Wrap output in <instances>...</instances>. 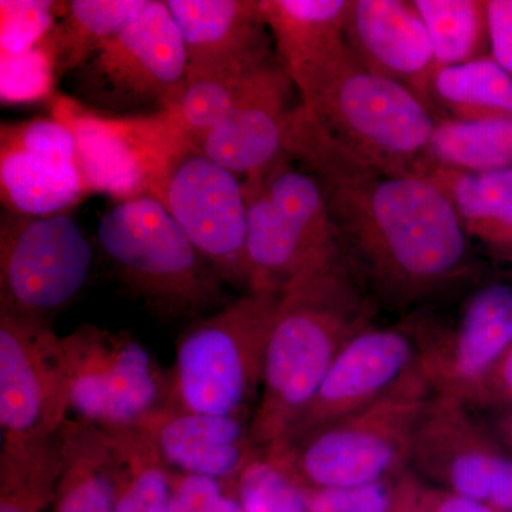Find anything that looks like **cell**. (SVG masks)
Returning <instances> with one entry per match:
<instances>
[{
	"mask_svg": "<svg viewBox=\"0 0 512 512\" xmlns=\"http://www.w3.org/2000/svg\"><path fill=\"white\" fill-rule=\"evenodd\" d=\"M248 291L285 293L343 261L316 178L288 154L244 178Z\"/></svg>",
	"mask_w": 512,
	"mask_h": 512,
	"instance_id": "5",
	"label": "cell"
},
{
	"mask_svg": "<svg viewBox=\"0 0 512 512\" xmlns=\"http://www.w3.org/2000/svg\"><path fill=\"white\" fill-rule=\"evenodd\" d=\"M165 466L181 474L237 484L259 453L251 440V420L188 412L168 403L137 424Z\"/></svg>",
	"mask_w": 512,
	"mask_h": 512,
	"instance_id": "20",
	"label": "cell"
},
{
	"mask_svg": "<svg viewBox=\"0 0 512 512\" xmlns=\"http://www.w3.org/2000/svg\"><path fill=\"white\" fill-rule=\"evenodd\" d=\"M292 87L282 64H274L228 116L194 146L238 177L262 173L286 154Z\"/></svg>",
	"mask_w": 512,
	"mask_h": 512,
	"instance_id": "21",
	"label": "cell"
},
{
	"mask_svg": "<svg viewBox=\"0 0 512 512\" xmlns=\"http://www.w3.org/2000/svg\"><path fill=\"white\" fill-rule=\"evenodd\" d=\"M0 192L12 214H64L90 194L84 184L69 128L55 117L3 123Z\"/></svg>",
	"mask_w": 512,
	"mask_h": 512,
	"instance_id": "16",
	"label": "cell"
},
{
	"mask_svg": "<svg viewBox=\"0 0 512 512\" xmlns=\"http://www.w3.org/2000/svg\"><path fill=\"white\" fill-rule=\"evenodd\" d=\"M285 153L318 181L343 262L376 303L413 308L473 274L470 237L429 178L353 153L302 104L289 113Z\"/></svg>",
	"mask_w": 512,
	"mask_h": 512,
	"instance_id": "1",
	"label": "cell"
},
{
	"mask_svg": "<svg viewBox=\"0 0 512 512\" xmlns=\"http://www.w3.org/2000/svg\"><path fill=\"white\" fill-rule=\"evenodd\" d=\"M416 173L446 195L470 239L512 258V168L471 173L424 158Z\"/></svg>",
	"mask_w": 512,
	"mask_h": 512,
	"instance_id": "22",
	"label": "cell"
},
{
	"mask_svg": "<svg viewBox=\"0 0 512 512\" xmlns=\"http://www.w3.org/2000/svg\"><path fill=\"white\" fill-rule=\"evenodd\" d=\"M170 512H242V508L222 481L173 471Z\"/></svg>",
	"mask_w": 512,
	"mask_h": 512,
	"instance_id": "35",
	"label": "cell"
},
{
	"mask_svg": "<svg viewBox=\"0 0 512 512\" xmlns=\"http://www.w3.org/2000/svg\"><path fill=\"white\" fill-rule=\"evenodd\" d=\"M376 315L375 299L343 261L282 293L251 419L256 447L286 439L336 357Z\"/></svg>",
	"mask_w": 512,
	"mask_h": 512,
	"instance_id": "2",
	"label": "cell"
},
{
	"mask_svg": "<svg viewBox=\"0 0 512 512\" xmlns=\"http://www.w3.org/2000/svg\"><path fill=\"white\" fill-rule=\"evenodd\" d=\"M412 325L416 367L433 393L481 406L491 370L512 345V285L480 286L468 296L453 325L417 320Z\"/></svg>",
	"mask_w": 512,
	"mask_h": 512,
	"instance_id": "14",
	"label": "cell"
},
{
	"mask_svg": "<svg viewBox=\"0 0 512 512\" xmlns=\"http://www.w3.org/2000/svg\"><path fill=\"white\" fill-rule=\"evenodd\" d=\"M424 158L471 173L512 168V117L473 121L440 119Z\"/></svg>",
	"mask_w": 512,
	"mask_h": 512,
	"instance_id": "28",
	"label": "cell"
},
{
	"mask_svg": "<svg viewBox=\"0 0 512 512\" xmlns=\"http://www.w3.org/2000/svg\"><path fill=\"white\" fill-rule=\"evenodd\" d=\"M508 406L512 409V345L501 356L485 382L481 406Z\"/></svg>",
	"mask_w": 512,
	"mask_h": 512,
	"instance_id": "37",
	"label": "cell"
},
{
	"mask_svg": "<svg viewBox=\"0 0 512 512\" xmlns=\"http://www.w3.org/2000/svg\"><path fill=\"white\" fill-rule=\"evenodd\" d=\"M433 390L416 366L375 403L276 451L303 487L345 488L399 476Z\"/></svg>",
	"mask_w": 512,
	"mask_h": 512,
	"instance_id": "7",
	"label": "cell"
},
{
	"mask_svg": "<svg viewBox=\"0 0 512 512\" xmlns=\"http://www.w3.org/2000/svg\"><path fill=\"white\" fill-rule=\"evenodd\" d=\"M288 77L316 123L353 153L407 171L426 157L436 114L406 87L363 66L345 36Z\"/></svg>",
	"mask_w": 512,
	"mask_h": 512,
	"instance_id": "4",
	"label": "cell"
},
{
	"mask_svg": "<svg viewBox=\"0 0 512 512\" xmlns=\"http://www.w3.org/2000/svg\"><path fill=\"white\" fill-rule=\"evenodd\" d=\"M431 92L437 113H444L443 119L473 121L512 117V76L490 56L439 67L434 73Z\"/></svg>",
	"mask_w": 512,
	"mask_h": 512,
	"instance_id": "26",
	"label": "cell"
},
{
	"mask_svg": "<svg viewBox=\"0 0 512 512\" xmlns=\"http://www.w3.org/2000/svg\"><path fill=\"white\" fill-rule=\"evenodd\" d=\"M278 62L276 59L264 66L242 72L190 77L180 97L161 113L185 138L197 144L208 131L228 116L229 111Z\"/></svg>",
	"mask_w": 512,
	"mask_h": 512,
	"instance_id": "29",
	"label": "cell"
},
{
	"mask_svg": "<svg viewBox=\"0 0 512 512\" xmlns=\"http://www.w3.org/2000/svg\"><path fill=\"white\" fill-rule=\"evenodd\" d=\"M410 466L451 493L512 512V458L460 400L430 397L414 436Z\"/></svg>",
	"mask_w": 512,
	"mask_h": 512,
	"instance_id": "15",
	"label": "cell"
},
{
	"mask_svg": "<svg viewBox=\"0 0 512 512\" xmlns=\"http://www.w3.org/2000/svg\"><path fill=\"white\" fill-rule=\"evenodd\" d=\"M116 466L117 512H170L173 471L140 427L104 429Z\"/></svg>",
	"mask_w": 512,
	"mask_h": 512,
	"instance_id": "27",
	"label": "cell"
},
{
	"mask_svg": "<svg viewBox=\"0 0 512 512\" xmlns=\"http://www.w3.org/2000/svg\"><path fill=\"white\" fill-rule=\"evenodd\" d=\"M286 74L343 35L352 0H258Z\"/></svg>",
	"mask_w": 512,
	"mask_h": 512,
	"instance_id": "25",
	"label": "cell"
},
{
	"mask_svg": "<svg viewBox=\"0 0 512 512\" xmlns=\"http://www.w3.org/2000/svg\"><path fill=\"white\" fill-rule=\"evenodd\" d=\"M60 15V2L2 0L0 56H15L39 46Z\"/></svg>",
	"mask_w": 512,
	"mask_h": 512,
	"instance_id": "32",
	"label": "cell"
},
{
	"mask_svg": "<svg viewBox=\"0 0 512 512\" xmlns=\"http://www.w3.org/2000/svg\"><path fill=\"white\" fill-rule=\"evenodd\" d=\"M498 431L501 437L507 441L508 446L512 448V409L507 410L498 420Z\"/></svg>",
	"mask_w": 512,
	"mask_h": 512,
	"instance_id": "41",
	"label": "cell"
},
{
	"mask_svg": "<svg viewBox=\"0 0 512 512\" xmlns=\"http://www.w3.org/2000/svg\"><path fill=\"white\" fill-rule=\"evenodd\" d=\"M50 116L72 133L90 194L99 192L117 202L153 197L168 157L184 137L164 113L107 116L64 96L53 100Z\"/></svg>",
	"mask_w": 512,
	"mask_h": 512,
	"instance_id": "13",
	"label": "cell"
},
{
	"mask_svg": "<svg viewBox=\"0 0 512 512\" xmlns=\"http://www.w3.org/2000/svg\"><path fill=\"white\" fill-rule=\"evenodd\" d=\"M2 495L0 498V512H40L43 505L32 503L25 498L13 497V495Z\"/></svg>",
	"mask_w": 512,
	"mask_h": 512,
	"instance_id": "40",
	"label": "cell"
},
{
	"mask_svg": "<svg viewBox=\"0 0 512 512\" xmlns=\"http://www.w3.org/2000/svg\"><path fill=\"white\" fill-rule=\"evenodd\" d=\"M69 412L62 338L46 320L0 308V493L55 498Z\"/></svg>",
	"mask_w": 512,
	"mask_h": 512,
	"instance_id": "3",
	"label": "cell"
},
{
	"mask_svg": "<svg viewBox=\"0 0 512 512\" xmlns=\"http://www.w3.org/2000/svg\"><path fill=\"white\" fill-rule=\"evenodd\" d=\"M83 106L107 116H148L165 111L188 80L183 39L167 3L144 9L72 73Z\"/></svg>",
	"mask_w": 512,
	"mask_h": 512,
	"instance_id": "9",
	"label": "cell"
},
{
	"mask_svg": "<svg viewBox=\"0 0 512 512\" xmlns=\"http://www.w3.org/2000/svg\"><path fill=\"white\" fill-rule=\"evenodd\" d=\"M400 476V474H399ZM345 488H308L309 512H392L397 477Z\"/></svg>",
	"mask_w": 512,
	"mask_h": 512,
	"instance_id": "34",
	"label": "cell"
},
{
	"mask_svg": "<svg viewBox=\"0 0 512 512\" xmlns=\"http://www.w3.org/2000/svg\"><path fill=\"white\" fill-rule=\"evenodd\" d=\"M92 261L90 242L66 212L26 217L6 211L0 224V308L46 320L79 295Z\"/></svg>",
	"mask_w": 512,
	"mask_h": 512,
	"instance_id": "12",
	"label": "cell"
},
{
	"mask_svg": "<svg viewBox=\"0 0 512 512\" xmlns=\"http://www.w3.org/2000/svg\"><path fill=\"white\" fill-rule=\"evenodd\" d=\"M62 345L76 419L123 429L170 403L168 375L128 333L83 323L62 336Z\"/></svg>",
	"mask_w": 512,
	"mask_h": 512,
	"instance_id": "11",
	"label": "cell"
},
{
	"mask_svg": "<svg viewBox=\"0 0 512 512\" xmlns=\"http://www.w3.org/2000/svg\"><path fill=\"white\" fill-rule=\"evenodd\" d=\"M485 16L490 57L512 76V0H487Z\"/></svg>",
	"mask_w": 512,
	"mask_h": 512,
	"instance_id": "36",
	"label": "cell"
},
{
	"mask_svg": "<svg viewBox=\"0 0 512 512\" xmlns=\"http://www.w3.org/2000/svg\"><path fill=\"white\" fill-rule=\"evenodd\" d=\"M188 60V79L256 69L278 59L258 0H167Z\"/></svg>",
	"mask_w": 512,
	"mask_h": 512,
	"instance_id": "19",
	"label": "cell"
},
{
	"mask_svg": "<svg viewBox=\"0 0 512 512\" xmlns=\"http://www.w3.org/2000/svg\"><path fill=\"white\" fill-rule=\"evenodd\" d=\"M343 36L363 66L416 94L440 120L431 92L437 64L413 0H352Z\"/></svg>",
	"mask_w": 512,
	"mask_h": 512,
	"instance_id": "18",
	"label": "cell"
},
{
	"mask_svg": "<svg viewBox=\"0 0 512 512\" xmlns=\"http://www.w3.org/2000/svg\"><path fill=\"white\" fill-rule=\"evenodd\" d=\"M429 491L417 474L403 471L394 487L392 512H426Z\"/></svg>",
	"mask_w": 512,
	"mask_h": 512,
	"instance_id": "38",
	"label": "cell"
},
{
	"mask_svg": "<svg viewBox=\"0 0 512 512\" xmlns=\"http://www.w3.org/2000/svg\"><path fill=\"white\" fill-rule=\"evenodd\" d=\"M3 103H23L49 97L57 80L52 59L40 43L22 55L0 56Z\"/></svg>",
	"mask_w": 512,
	"mask_h": 512,
	"instance_id": "33",
	"label": "cell"
},
{
	"mask_svg": "<svg viewBox=\"0 0 512 512\" xmlns=\"http://www.w3.org/2000/svg\"><path fill=\"white\" fill-rule=\"evenodd\" d=\"M429 33L437 69L484 57L488 43L485 2L413 0Z\"/></svg>",
	"mask_w": 512,
	"mask_h": 512,
	"instance_id": "30",
	"label": "cell"
},
{
	"mask_svg": "<svg viewBox=\"0 0 512 512\" xmlns=\"http://www.w3.org/2000/svg\"><path fill=\"white\" fill-rule=\"evenodd\" d=\"M97 237L121 284L154 312L197 315L220 301L221 279L157 198L117 202Z\"/></svg>",
	"mask_w": 512,
	"mask_h": 512,
	"instance_id": "8",
	"label": "cell"
},
{
	"mask_svg": "<svg viewBox=\"0 0 512 512\" xmlns=\"http://www.w3.org/2000/svg\"><path fill=\"white\" fill-rule=\"evenodd\" d=\"M412 322L370 326L336 357L318 392L281 443H293L365 409L416 366Z\"/></svg>",
	"mask_w": 512,
	"mask_h": 512,
	"instance_id": "17",
	"label": "cell"
},
{
	"mask_svg": "<svg viewBox=\"0 0 512 512\" xmlns=\"http://www.w3.org/2000/svg\"><path fill=\"white\" fill-rule=\"evenodd\" d=\"M234 491L242 512H309L306 487L269 448L245 467Z\"/></svg>",
	"mask_w": 512,
	"mask_h": 512,
	"instance_id": "31",
	"label": "cell"
},
{
	"mask_svg": "<svg viewBox=\"0 0 512 512\" xmlns=\"http://www.w3.org/2000/svg\"><path fill=\"white\" fill-rule=\"evenodd\" d=\"M153 197L170 212L221 282L247 292L244 181L183 137L168 157Z\"/></svg>",
	"mask_w": 512,
	"mask_h": 512,
	"instance_id": "10",
	"label": "cell"
},
{
	"mask_svg": "<svg viewBox=\"0 0 512 512\" xmlns=\"http://www.w3.org/2000/svg\"><path fill=\"white\" fill-rule=\"evenodd\" d=\"M55 501V512H117L116 466L106 430L66 421Z\"/></svg>",
	"mask_w": 512,
	"mask_h": 512,
	"instance_id": "23",
	"label": "cell"
},
{
	"mask_svg": "<svg viewBox=\"0 0 512 512\" xmlns=\"http://www.w3.org/2000/svg\"><path fill=\"white\" fill-rule=\"evenodd\" d=\"M148 0H72L60 3L56 25L43 40L57 79L83 66L126 28Z\"/></svg>",
	"mask_w": 512,
	"mask_h": 512,
	"instance_id": "24",
	"label": "cell"
},
{
	"mask_svg": "<svg viewBox=\"0 0 512 512\" xmlns=\"http://www.w3.org/2000/svg\"><path fill=\"white\" fill-rule=\"evenodd\" d=\"M426 512H500L491 505L447 490L430 488Z\"/></svg>",
	"mask_w": 512,
	"mask_h": 512,
	"instance_id": "39",
	"label": "cell"
},
{
	"mask_svg": "<svg viewBox=\"0 0 512 512\" xmlns=\"http://www.w3.org/2000/svg\"><path fill=\"white\" fill-rule=\"evenodd\" d=\"M281 299L282 293L247 291L185 328L168 375L170 403L188 412L251 420Z\"/></svg>",
	"mask_w": 512,
	"mask_h": 512,
	"instance_id": "6",
	"label": "cell"
}]
</instances>
